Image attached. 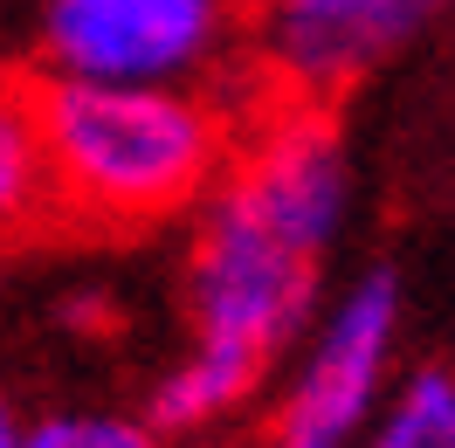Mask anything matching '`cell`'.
Here are the masks:
<instances>
[{"instance_id":"1","label":"cell","mask_w":455,"mask_h":448,"mask_svg":"<svg viewBox=\"0 0 455 448\" xmlns=\"http://www.w3.org/2000/svg\"><path fill=\"white\" fill-rule=\"evenodd\" d=\"M49 200L90 221H172L207 207L228 166V117L194 84H69L28 90Z\"/></svg>"},{"instance_id":"12","label":"cell","mask_w":455,"mask_h":448,"mask_svg":"<svg viewBox=\"0 0 455 448\" xmlns=\"http://www.w3.org/2000/svg\"><path fill=\"white\" fill-rule=\"evenodd\" d=\"M0 448H21V420H14L7 400H0Z\"/></svg>"},{"instance_id":"2","label":"cell","mask_w":455,"mask_h":448,"mask_svg":"<svg viewBox=\"0 0 455 448\" xmlns=\"http://www.w3.org/2000/svg\"><path fill=\"white\" fill-rule=\"evenodd\" d=\"M235 35V0H42L35 49L69 84H194Z\"/></svg>"},{"instance_id":"10","label":"cell","mask_w":455,"mask_h":448,"mask_svg":"<svg viewBox=\"0 0 455 448\" xmlns=\"http://www.w3.org/2000/svg\"><path fill=\"white\" fill-rule=\"evenodd\" d=\"M21 448H166V435L139 414H97V407H76V414H49L21 428Z\"/></svg>"},{"instance_id":"11","label":"cell","mask_w":455,"mask_h":448,"mask_svg":"<svg viewBox=\"0 0 455 448\" xmlns=\"http://www.w3.org/2000/svg\"><path fill=\"white\" fill-rule=\"evenodd\" d=\"M276 448H359V442H331V435H297V428H283Z\"/></svg>"},{"instance_id":"5","label":"cell","mask_w":455,"mask_h":448,"mask_svg":"<svg viewBox=\"0 0 455 448\" xmlns=\"http://www.w3.org/2000/svg\"><path fill=\"white\" fill-rule=\"evenodd\" d=\"M214 200H228L235 214H249L256 228L324 262V249L339 242L352 214V159L324 117H283L235 159Z\"/></svg>"},{"instance_id":"3","label":"cell","mask_w":455,"mask_h":448,"mask_svg":"<svg viewBox=\"0 0 455 448\" xmlns=\"http://www.w3.org/2000/svg\"><path fill=\"white\" fill-rule=\"evenodd\" d=\"M187 310H194V338H221L256 359H276L317 317V255L290 249L283 235L207 194L187 255Z\"/></svg>"},{"instance_id":"7","label":"cell","mask_w":455,"mask_h":448,"mask_svg":"<svg viewBox=\"0 0 455 448\" xmlns=\"http://www.w3.org/2000/svg\"><path fill=\"white\" fill-rule=\"evenodd\" d=\"M269 359L242 352V345H221V338H194L172 372L152 387V428L159 435H200V428H221L228 414H242L256 400Z\"/></svg>"},{"instance_id":"4","label":"cell","mask_w":455,"mask_h":448,"mask_svg":"<svg viewBox=\"0 0 455 448\" xmlns=\"http://www.w3.org/2000/svg\"><path fill=\"white\" fill-rule=\"evenodd\" d=\"M394 345H400V283L394 269H366L331 297L324 317H311L304 359H297L283 393V428L359 442L387 400Z\"/></svg>"},{"instance_id":"6","label":"cell","mask_w":455,"mask_h":448,"mask_svg":"<svg viewBox=\"0 0 455 448\" xmlns=\"http://www.w3.org/2000/svg\"><path fill=\"white\" fill-rule=\"evenodd\" d=\"M442 7L449 0H269L262 49L283 84L324 97V90L359 84L400 42H414Z\"/></svg>"},{"instance_id":"8","label":"cell","mask_w":455,"mask_h":448,"mask_svg":"<svg viewBox=\"0 0 455 448\" xmlns=\"http://www.w3.org/2000/svg\"><path fill=\"white\" fill-rule=\"evenodd\" d=\"M359 448H455V372L449 365H421L400 387H387Z\"/></svg>"},{"instance_id":"9","label":"cell","mask_w":455,"mask_h":448,"mask_svg":"<svg viewBox=\"0 0 455 448\" xmlns=\"http://www.w3.org/2000/svg\"><path fill=\"white\" fill-rule=\"evenodd\" d=\"M42 200H49V172H42V139H35V104L0 84V235L21 228Z\"/></svg>"}]
</instances>
